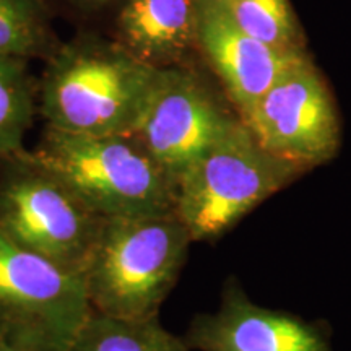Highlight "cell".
<instances>
[{
  "mask_svg": "<svg viewBox=\"0 0 351 351\" xmlns=\"http://www.w3.org/2000/svg\"><path fill=\"white\" fill-rule=\"evenodd\" d=\"M34 155L103 218L176 213V187L134 134L85 135L47 127Z\"/></svg>",
  "mask_w": 351,
  "mask_h": 351,
  "instance_id": "obj_3",
  "label": "cell"
},
{
  "mask_svg": "<svg viewBox=\"0 0 351 351\" xmlns=\"http://www.w3.org/2000/svg\"><path fill=\"white\" fill-rule=\"evenodd\" d=\"M69 351H191L158 317L124 319L91 311Z\"/></svg>",
  "mask_w": 351,
  "mask_h": 351,
  "instance_id": "obj_12",
  "label": "cell"
},
{
  "mask_svg": "<svg viewBox=\"0 0 351 351\" xmlns=\"http://www.w3.org/2000/svg\"><path fill=\"white\" fill-rule=\"evenodd\" d=\"M301 173L267 152L238 117L179 179L176 215L192 243L217 239Z\"/></svg>",
  "mask_w": 351,
  "mask_h": 351,
  "instance_id": "obj_4",
  "label": "cell"
},
{
  "mask_svg": "<svg viewBox=\"0 0 351 351\" xmlns=\"http://www.w3.org/2000/svg\"><path fill=\"white\" fill-rule=\"evenodd\" d=\"M90 313L82 275L0 232V343L16 351H69Z\"/></svg>",
  "mask_w": 351,
  "mask_h": 351,
  "instance_id": "obj_6",
  "label": "cell"
},
{
  "mask_svg": "<svg viewBox=\"0 0 351 351\" xmlns=\"http://www.w3.org/2000/svg\"><path fill=\"white\" fill-rule=\"evenodd\" d=\"M103 223L33 150L0 156V232L12 243L83 276Z\"/></svg>",
  "mask_w": 351,
  "mask_h": 351,
  "instance_id": "obj_5",
  "label": "cell"
},
{
  "mask_svg": "<svg viewBox=\"0 0 351 351\" xmlns=\"http://www.w3.org/2000/svg\"><path fill=\"white\" fill-rule=\"evenodd\" d=\"M0 351H16V350H12L10 346H7V345H3V343H0Z\"/></svg>",
  "mask_w": 351,
  "mask_h": 351,
  "instance_id": "obj_17",
  "label": "cell"
},
{
  "mask_svg": "<svg viewBox=\"0 0 351 351\" xmlns=\"http://www.w3.org/2000/svg\"><path fill=\"white\" fill-rule=\"evenodd\" d=\"M236 119L199 73L176 65L160 69L132 134L178 187L182 174Z\"/></svg>",
  "mask_w": 351,
  "mask_h": 351,
  "instance_id": "obj_8",
  "label": "cell"
},
{
  "mask_svg": "<svg viewBox=\"0 0 351 351\" xmlns=\"http://www.w3.org/2000/svg\"><path fill=\"white\" fill-rule=\"evenodd\" d=\"M158 72L114 38L78 33L46 60L38 114L47 127L72 134H132Z\"/></svg>",
  "mask_w": 351,
  "mask_h": 351,
  "instance_id": "obj_1",
  "label": "cell"
},
{
  "mask_svg": "<svg viewBox=\"0 0 351 351\" xmlns=\"http://www.w3.org/2000/svg\"><path fill=\"white\" fill-rule=\"evenodd\" d=\"M232 21L267 46L304 52L306 38L289 0H219Z\"/></svg>",
  "mask_w": 351,
  "mask_h": 351,
  "instance_id": "obj_15",
  "label": "cell"
},
{
  "mask_svg": "<svg viewBox=\"0 0 351 351\" xmlns=\"http://www.w3.org/2000/svg\"><path fill=\"white\" fill-rule=\"evenodd\" d=\"M60 44L47 0H0V54L46 62Z\"/></svg>",
  "mask_w": 351,
  "mask_h": 351,
  "instance_id": "obj_13",
  "label": "cell"
},
{
  "mask_svg": "<svg viewBox=\"0 0 351 351\" xmlns=\"http://www.w3.org/2000/svg\"><path fill=\"white\" fill-rule=\"evenodd\" d=\"M73 10L83 15H101V13L114 10L119 0H64Z\"/></svg>",
  "mask_w": 351,
  "mask_h": 351,
  "instance_id": "obj_16",
  "label": "cell"
},
{
  "mask_svg": "<svg viewBox=\"0 0 351 351\" xmlns=\"http://www.w3.org/2000/svg\"><path fill=\"white\" fill-rule=\"evenodd\" d=\"M197 52L221 82L239 119L265 95L276 78L307 52L275 49L249 36L219 0H199Z\"/></svg>",
  "mask_w": 351,
  "mask_h": 351,
  "instance_id": "obj_9",
  "label": "cell"
},
{
  "mask_svg": "<svg viewBox=\"0 0 351 351\" xmlns=\"http://www.w3.org/2000/svg\"><path fill=\"white\" fill-rule=\"evenodd\" d=\"M241 121L267 152L301 171L339 152L335 101L309 54L289 65Z\"/></svg>",
  "mask_w": 351,
  "mask_h": 351,
  "instance_id": "obj_7",
  "label": "cell"
},
{
  "mask_svg": "<svg viewBox=\"0 0 351 351\" xmlns=\"http://www.w3.org/2000/svg\"><path fill=\"white\" fill-rule=\"evenodd\" d=\"M191 243L176 213L104 218L83 271L91 311L124 319L158 317L181 275Z\"/></svg>",
  "mask_w": 351,
  "mask_h": 351,
  "instance_id": "obj_2",
  "label": "cell"
},
{
  "mask_svg": "<svg viewBox=\"0 0 351 351\" xmlns=\"http://www.w3.org/2000/svg\"><path fill=\"white\" fill-rule=\"evenodd\" d=\"M112 12V38L152 67L187 65L197 52L199 0H119Z\"/></svg>",
  "mask_w": 351,
  "mask_h": 351,
  "instance_id": "obj_11",
  "label": "cell"
},
{
  "mask_svg": "<svg viewBox=\"0 0 351 351\" xmlns=\"http://www.w3.org/2000/svg\"><path fill=\"white\" fill-rule=\"evenodd\" d=\"M186 341L197 351H330L314 326L256 306L236 289L226 293L215 313L195 317Z\"/></svg>",
  "mask_w": 351,
  "mask_h": 351,
  "instance_id": "obj_10",
  "label": "cell"
},
{
  "mask_svg": "<svg viewBox=\"0 0 351 351\" xmlns=\"http://www.w3.org/2000/svg\"><path fill=\"white\" fill-rule=\"evenodd\" d=\"M29 60L0 54V156L25 148V137L38 114V82Z\"/></svg>",
  "mask_w": 351,
  "mask_h": 351,
  "instance_id": "obj_14",
  "label": "cell"
}]
</instances>
